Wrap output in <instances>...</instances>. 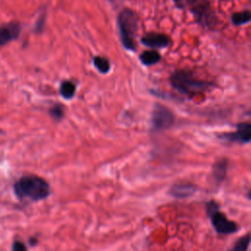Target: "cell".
<instances>
[{"mask_svg":"<svg viewBox=\"0 0 251 251\" xmlns=\"http://www.w3.org/2000/svg\"><path fill=\"white\" fill-rule=\"evenodd\" d=\"M14 192L20 200L40 201L49 196L50 186L44 178L34 175H27L15 182Z\"/></svg>","mask_w":251,"mask_h":251,"instance_id":"6da1fadb","label":"cell"},{"mask_svg":"<svg viewBox=\"0 0 251 251\" xmlns=\"http://www.w3.org/2000/svg\"><path fill=\"white\" fill-rule=\"evenodd\" d=\"M171 85L179 93L191 96L204 92L213 87V82L196 77L191 72L184 70L175 71L170 76Z\"/></svg>","mask_w":251,"mask_h":251,"instance_id":"7a4b0ae2","label":"cell"},{"mask_svg":"<svg viewBox=\"0 0 251 251\" xmlns=\"http://www.w3.org/2000/svg\"><path fill=\"white\" fill-rule=\"evenodd\" d=\"M139 27L138 16L129 8L123 9L118 16V28L124 48L129 52L136 51V35Z\"/></svg>","mask_w":251,"mask_h":251,"instance_id":"3957f363","label":"cell"},{"mask_svg":"<svg viewBox=\"0 0 251 251\" xmlns=\"http://www.w3.org/2000/svg\"><path fill=\"white\" fill-rule=\"evenodd\" d=\"M179 9H188L195 20L203 27H211L215 25L216 17L208 0H173Z\"/></svg>","mask_w":251,"mask_h":251,"instance_id":"277c9868","label":"cell"},{"mask_svg":"<svg viewBox=\"0 0 251 251\" xmlns=\"http://www.w3.org/2000/svg\"><path fill=\"white\" fill-rule=\"evenodd\" d=\"M206 210L211 224L218 233L232 234L239 229L238 225L235 222L227 219V217L220 210L219 204L214 200H211L207 203Z\"/></svg>","mask_w":251,"mask_h":251,"instance_id":"5b68a950","label":"cell"},{"mask_svg":"<svg viewBox=\"0 0 251 251\" xmlns=\"http://www.w3.org/2000/svg\"><path fill=\"white\" fill-rule=\"evenodd\" d=\"M175 124L174 113L162 104H155L151 114V126L156 131L168 129Z\"/></svg>","mask_w":251,"mask_h":251,"instance_id":"8992f818","label":"cell"},{"mask_svg":"<svg viewBox=\"0 0 251 251\" xmlns=\"http://www.w3.org/2000/svg\"><path fill=\"white\" fill-rule=\"evenodd\" d=\"M220 138L232 143L247 144L251 140V124L249 122L239 123L236 125V130L223 133Z\"/></svg>","mask_w":251,"mask_h":251,"instance_id":"52a82bcc","label":"cell"},{"mask_svg":"<svg viewBox=\"0 0 251 251\" xmlns=\"http://www.w3.org/2000/svg\"><path fill=\"white\" fill-rule=\"evenodd\" d=\"M140 41L143 45L151 49L165 48L171 44L170 36L159 32H148L141 37Z\"/></svg>","mask_w":251,"mask_h":251,"instance_id":"ba28073f","label":"cell"},{"mask_svg":"<svg viewBox=\"0 0 251 251\" xmlns=\"http://www.w3.org/2000/svg\"><path fill=\"white\" fill-rule=\"evenodd\" d=\"M21 34V25L17 22H11L0 25V47L13 41Z\"/></svg>","mask_w":251,"mask_h":251,"instance_id":"9c48e42d","label":"cell"},{"mask_svg":"<svg viewBox=\"0 0 251 251\" xmlns=\"http://www.w3.org/2000/svg\"><path fill=\"white\" fill-rule=\"evenodd\" d=\"M197 187L193 183L189 182H178L173 184L168 193L176 199H185L191 197L196 193Z\"/></svg>","mask_w":251,"mask_h":251,"instance_id":"30bf717a","label":"cell"},{"mask_svg":"<svg viewBox=\"0 0 251 251\" xmlns=\"http://www.w3.org/2000/svg\"><path fill=\"white\" fill-rule=\"evenodd\" d=\"M228 161L226 158L217 160L212 167V180L216 185H220L226 176Z\"/></svg>","mask_w":251,"mask_h":251,"instance_id":"8fae6325","label":"cell"},{"mask_svg":"<svg viewBox=\"0 0 251 251\" xmlns=\"http://www.w3.org/2000/svg\"><path fill=\"white\" fill-rule=\"evenodd\" d=\"M139 60L144 66H153L160 62L161 55L157 50L149 49V50L143 51L139 55Z\"/></svg>","mask_w":251,"mask_h":251,"instance_id":"7c38bea8","label":"cell"},{"mask_svg":"<svg viewBox=\"0 0 251 251\" xmlns=\"http://www.w3.org/2000/svg\"><path fill=\"white\" fill-rule=\"evenodd\" d=\"M60 94L61 96L66 99V100H70L72 99L76 91V85L71 81V80H64L61 82L60 84V88H59Z\"/></svg>","mask_w":251,"mask_h":251,"instance_id":"4fadbf2b","label":"cell"},{"mask_svg":"<svg viewBox=\"0 0 251 251\" xmlns=\"http://www.w3.org/2000/svg\"><path fill=\"white\" fill-rule=\"evenodd\" d=\"M231 23L236 25H243L248 24L251 21V13L249 10H243L239 12H235L231 15Z\"/></svg>","mask_w":251,"mask_h":251,"instance_id":"5bb4252c","label":"cell"},{"mask_svg":"<svg viewBox=\"0 0 251 251\" xmlns=\"http://www.w3.org/2000/svg\"><path fill=\"white\" fill-rule=\"evenodd\" d=\"M93 65L97 69V71L101 74H108L111 69V63L110 61L103 56H94L93 59Z\"/></svg>","mask_w":251,"mask_h":251,"instance_id":"9a60e30c","label":"cell"},{"mask_svg":"<svg viewBox=\"0 0 251 251\" xmlns=\"http://www.w3.org/2000/svg\"><path fill=\"white\" fill-rule=\"evenodd\" d=\"M250 245V235L246 233L245 235L241 236L227 251H248Z\"/></svg>","mask_w":251,"mask_h":251,"instance_id":"2e32d148","label":"cell"},{"mask_svg":"<svg viewBox=\"0 0 251 251\" xmlns=\"http://www.w3.org/2000/svg\"><path fill=\"white\" fill-rule=\"evenodd\" d=\"M49 114L55 121L59 122L64 118V107L61 104H55L50 108Z\"/></svg>","mask_w":251,"mask_h":251,"instance_id":"e0dca14e","label":"cell"},{"mask_svg":"<svg viewBox=\"0 0 251 251\" xmlns=\"http://www.w3.org/2000/svg\"><path fill=\"white\" fill-rule=\"evenodd\" d=\"M12 251H27L25 245L22 241H15L12 246Z\"/></svg>","mask_w":251,"mask_h":251,"instance_id":"ac0fdd59","label":"cell"},{"mask_svg":"<svg viewBox=\"0 0 251 251\" xmlns=\"http://www.w3.org/2000/svg\"><path fill=\"white\" fill-rule=\"evenodd\" d=\"M36 243H37L36 238H30V244H31V245H35Z\"/></svg>","mask_w":251,"mask_h":251,"instance_id":"d6986e66","label":"cell"}]
</instances>
